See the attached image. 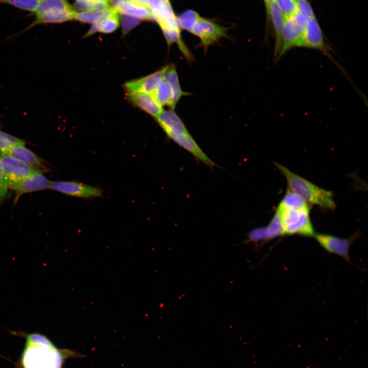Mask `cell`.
<instances>
[{
	"mask_svg": "<svg viewBox=\"0 0 368 368\" xmlns=\"http://www.w3.org/2000/svg\"><path fill=\"white\" fill-rule=\"evenodd\" d=\"M266 228L267 241L286 235L280 219L276 212Z\"/></svg>",
	"mask_w": 368,
	"mask_h": 368,
	"instance_id": "obj_26",
	"label": "cell"
},
{
	"mask_svg": "<svg viewBox=\"0 0 368 368\" xmlns=\"http://www.w3.org/2000/svg\"></svg>",
	"mask_w": 368,
	"mask_h": 368,
	"instance_id": "obj_38",
	"label": "cell"
},
{
	"mask_svg": "<svg viewBox=\"0 0 368 368\" xmlns=\"http://www.w3.org/2000/svg\"><path fill=\"white\" fill-rule=\"evenodd\" d=\"M122 30L124 35L130 31L142 20L140 19L125 15H122Z\"/></svg>",
	"mask_w": 368,
	"mask_h": 368,
	"instance_id": "obj_33",
	"label": "cell"
},
{
	"mask_svg": "<svg viewBox=\"0 0 368 368\" xmlns=\"http://www.w3.org/2000/svg\"><path fill=\"white\" fill-rule=\"evenodd\" d=\"M164 78L169 83L171 88L173 96V106L175 108L176 104L180 98L183 96L188 95L189 94L183 91L181 89L175 65H169L168 70L165 74Z\"/></svg>",
	"mask_w": 368,
	"mask_h": 368,
	"instance_id": "obj_21",
	"label": "cell"
},
{
	"mask_svg": "<svg viewBox=\"0 0 368 368\" xmlns=\"http://www.w3.org/2000/svg\"><path fill=\"white\" fill-rule=\"evenodd\" d=\"M109 9L103 10L82 11L79 12L76 11L74 19L83 22L94 23L105 16Z\"/></svg>",
	"mask_w": 368,
	"mask_h": 368,
	"instance_id": "obj_25",
	"label": "cell"
},
{
	"mask_svg": "<svg viewBox=\"0 0 368 368\" xmlns=\"http://www.w3.org/2000/svg\"><path fill=\"white\" fill-rule=\"evenodd\" d=\"M116 10L123 15L141 20H153V17L147 3L141 0H111Z\"/></svg>",
	"mask_w": 368,
	"mask_h": 368,
	"instance_id": "obj_11",
	"label": "cell"
},
{
	"mask_svg": "<svg viewBox=\"0 0 368 368\" xmlns=\"http://www.w3.org/2000/svg\"><path fill=\"white\" fill-rule=\"evenodd\" d=\"M75 7L83 11L103 10L110 8L109 4L91 2L88 0H76Z\"/></svg>",
	"mask_w": 368,
	"mask_h": 368,
	"instance_id": "obj_31",
	"label": "cell"
},
{
	"mask_svg": "<svg viewBox=\"0 0 368 368\" xmlns=\"http://www.w3.org/2000/svg\"><path fill=\"white\" fill-rule=\"evenodd\" d=\"M265 6L267 21L269 22V13L272 3L274 0H263Z\"/></svg>",
	"mask_w": 368,
	"mask_h": 368,
	"instance_id": "obj_36",
	"label": "cell"
},
{
	"mask_svg": "<svg viewBox=\"0 0 368 368\" xmlns=\"http://www.w3.org/2000/svg\"><path fill=\"white\" fill-rule=\"evenodd\" d=\"M11 157L22 161L34 167L41 172L49 171L44 161L25 146V144L14 145L4 152Z\"/></svg>",
	"mask_w": 368,
	"mask_h": 368,
	"instance_id": "obj_14",
	"label": "cell"
},
{
	"mask_svg": "<svg viewBox=\"0 0 368 368\" xmlns=\"http://www.w3.org/2000/svg\"><path fill=\"white\" fill-rule=\"evenodd\" d=\"M155 120L168 135L190 133L181 119L174 110H163Z\"/></svg>",
	"mask_w": 368,
	"mask_h": 368,
	"instance_id": "obj_15",
	"label": "cell"
},
{
	"mask_svg": "<svg viewBox=\"0 0 368 368\" xmlns=\"http://www.w3.org/2000/svg\"><path fill=\"white\" fill-rule=\"evenodd\" d=\"M25 142L15 136L0 130V151L4 152L11 146Z\"/></svg>",
	"mask_w": 368,
	"mask_h": 368,
	"instance_id": "obj_32",
	"label": "cell"
},
{
	"mask_svg": "<svg viewBox=\"0 0 368 368\" xmlns=\"http://www.w3.org/2000/svg\"><path fill=\"white\" fill-rule=\"evenodd\" d=\"M308 19L297 12L293 16L284 19L280 58L294 48L300 47Z\"/></svg>",
	"mask_w": 368,
	"mask_h": 368,
	"instance_id": "obj_6",
	"label": "cell"
},
{
	"mask_svg": "<svg viewBox=\"0 0 368 368\" xmlns=\"http://www.w3.org/2000/svg\"><path fill=\"white\" fill-rule=\"evenodd\" d=\"M72 7L65 0H42L33 13L38 16L47 12Z\"/></svg>",
	"mask_w": 368,
	"mask_h": 368,
	"instance_id": "obj_23",
	"label": "cell"
},
{
	"mask_svg": "<svg viewBox=\"0 0 368 368\" xmlns=\"http://www.w3.org/2000/svg\"><path fill=\"white\" fill-rule=\"evenodd\" d=\"M300 47L321 52L330 59L351 81L346 70L333 58L331 52L332 50L325 40L321 27L315 15L308 20Z\"/></svg>",
	"mask_w": 368,
	"mask_h": 368,
	"instance_id": "obj_5",
	"label": "cell"
},
{
	"mask_svg": "<svg viewBox=\"0 0 368 368\" xmlns=\"http://www.w3.org/2000/svg\"><path fill=\"white\" fill-rule=\"evenodd\" d=\"M200 17L199 14L193 10H187L177 17L180 29H184L190 33L192 32L194 27Z\"/></svg>",
	"mask_w": 368,
	"mask_h": 368,
	"instance_id": "obj_24",
	"label": "cell"
},
{
	"mask_svg": "<svg viewBox=\"0 0 368 368\" xmlns=\"http://www.w3.org/2000/svg\"><path fill=\"white\" fill-rule=\"evenodd\" d=\"M280 204L291 208H304L309 206L300 196L288 189Z\"/></svg>",
	"mask_w": 368,
	"mask_h": 368,
	"instance_id": "obj_27",
	"label": "cell"
},
{
	"mask_svg": "<svg viewBox=\"0 0 368 368\" xmlns=\"http://www.w3.org/2000/svg\"><path fill=\"white\" fill-rule=\"evenodd\" d=\"M50 189L66 195L84 199L99 197L103 193L100 188L76 181H51Z\"/></svg>",
	"mask_w": 368,
	"mask_h": 368,
	"instance_id": "obj_10",
	"label": "cell"
},
{
	"mask_svg": "<svg viewBox=\"0 0 368 368\" xmlns=\"http://www.w3.org/2000/svg\"><path fill=\"white\" fill-rule=\"evenodd\" d=\"M51 182L43 176L42 172H37L9 188L15 191V201H16L18 198L24 194L50 188Z\"/></svg>",
	"mask_w": 368,
	"mask_h": 368,
	"instance_id": "obj_13",
	"label": "cell"
},
{
	"mask_svg": "<svg viewBox=\"0 0 368 368\" xmlns=\"http://www.w3.org/2000/svg\"><path fill=\"white\" fill-rule=\"evenodd\" d=\"M52 343L49 345L26 343L21 356L23 368H62L66 356Z\"/></svg>",
	"mask_w": 368,
	"mask_h": 368,
	"instance_id": "obj_3",
	"label": "cell"
},
{
	"mask_svg": "<svg viewBox=\"0 0 368 368\" xmlns=\"http://www.w3.org/2000/svg\"><path fill=\"white\" fill-rule=\"evenodd\" d=\"M274 165L286 178L288 189L307 203L330 210L335 208L332 192L317 186L280 164L274 163Z\"/></svg>",
	"mask_w": 368,
	"mask_h": 368,
	"instance_id": "obj_1",
	"label": "cell"
},
{
	"mask_svg": "<svg viewBox=\"0 0 368 368\" xmlns=\"http://www.w3.org/2000/svg\"><path fill=\"white\" fill-rule=\"evenodd\" d=\"M284 19L294 15L297 12V0H274Z\"/></svg>",
	"mask_w": 368,
	"mask_h": 368,
	"instance_id": "obj_28",
	"label": "cell"
},
{
	"mask_svg": "<svg viewBox=\"0 0 368 368\" xmlns=\"http://www.w3.org/2000/svg\"><path fill=\"white\" fill-rule=\"evenodd\" d=\"M9 186L0 159V206L5 199Z\"/></svg>",
	"mask_w": 368,
	"mask_h": 368,
	"instance_id": "obj_35",
	"label": "cell"
},
{
	"mask_svg": "<svg viewBox=\"0 0 368 368\" xmlns=\"http://www.w3.org/2000/svg\"><path fill=\"white\" fill-rule=\"evenodd\" d=\"M147 4L153 19L162 29L167 44L170 46L176 43L183 55L189 50L183 42L180 35V28L177 18L169 0H147Z\"/></svg>",
	"mask_w": 368,
	"mask_h": 368,
	"instance_id": "obj_2",
	"label": "cell"
},
{
	"mask_svg": "<svg viewBox=\"0 0 368 368\" xmlns=\"http://www.w3.org/2000/svg\"><path fill=\"white\" fill-rule=\"evenodd\" d=\"M269 22H271L275 37V43L273 52V62H276L280 59L282 49V32L284 18L278 7L275 1L272 3L269 13Z\"/></svg>",
	"mask_w": 368,
	"mask_h": 368,
	"instance_id": "obj_18",
	"label": "cell"
},
{
	"mask_svg": "<svg viewBox=\"0 0 368 368\" xmlns=\"http://www.w3.org/2000/svg\"><path fill=\"white\" fill-rule=\"evenodd\" d=\"M0 159L9 187L37 172H40L31 165L3 153H1Z\"/></svg>",
	"mask_w": 368,
	"mask_h": 368,
	"instance_id": "obj_8",
	"label": "cell"
},
{
	"mask_svg": "<svg viewBox=\"0 0 368 368\" xmlns=\"http://www.w3.org/2000/svg\"><path fill=\"white\" fill-rule=\"evenodd\" d=\"M297 12L309 19L315 15L312 7L308 0H297Z\"/></svg>",
	"mask_w": 368,
	"mask_h": 368,
	"instance_id": "obj_34",
	"label": "cell"
},
{
	"mask_svg": "<svg viewBox=\"0 0 368 368\" xmlns=\"http://www.w3.org/2000/svg\"><path fill=\"white\" fill-rule=\"evenodd\" d=\"M94 2L110 4L111 0H88Z\"/></svg>",
	"mask_w": 368,
	"mask_h": 368,
	"instance_id": "obj_37",
	"label": "cell"
},
{
	"mask_svg": "<svg viewBox=\"0 0 368 368\" xmlns=\"http://www.w3.org/2000/svg\"><path fill=\"white\" fill-rule=\"evenodd\" d=\"M309 206L304 208L287 207L279 204L277 209L285 234L304 237L314 236L315 233L309 215Z\"/></svg>",
	"mask_w": 368,
	"mask_h": 368,
	"instance_id": "obj_4",
	"label": "cell"
},
{
	"mask_svg": "<svg viewBox=\"0 0 368 368\" xmlns=\"http://www.w3.org/2000/svg\"><path fill=\"white\" fill-rule=\"evenodd\" d=\"M168 136L181 147L190 152L197 159L205 165L213 167L216 166L198 146L190 133L170 134Z\"/></svg>",
	"mask_w": 368,
	"mask_h": 368,
	"instance_id": "obj_16",
	"label": "cell"
},
{
	"mask_svg": "<svg viewBox=\"0 0 368 368\" xmlns=\"http://www.w3.org/2000/svg\"><path fill=\"white\" fill-rule=\"evenodd\" d=\"M42 0H0V3L10 5L18 9L34 12Z\"/></svg>",
	"mask_w": 368,
	"mask_h": 368,
	"instance_id": "obj_30",
	"label": "cell"
},
{
	"mask_svg": "<svg viewBox=\"0 0 368 368\" xmlns=\"http://www.w3.org/2000/svg\"><path fill=\"white\" fill-rule=\"evenodd\" d=\"M151 95L160 106H167L170 109H175L173 103V93L169 83L164 77L159 82Z\"/></svg>",
	"mask_w": 368,
	"mask_h": 368,
	"instance_id": "obj_20",
	"label": "cell"
},
{
	"mask_svg": "<svg viewBox=\"0 0 368 368\" xmlns=\"http://www.w3.org/2000/svg\"><path fill=\"white\" fill-rule=\"evenodd\" d=\"M100 21L101 23L100 32L112 33L119 27V13L114 7H111L107 13L100 19Z\"/></svg>",
	"mask_w": 368,
	"mask_h": 368,
	"instance_id": "obj_22",
	"label": "cell"
},
{
	"mask_svg": "<svg viewBox=\"0 0 368 368\" xmlns=\"http://www.w3.org/2000/svg\"><path fill=\"white\" fill-rule=\"evenodd\" d=\"M127 98L131 102L155 118L163 111L162 107L150 94L127 92Z\"/></svg>",
	"mask_w": 368,
	"mask_h": 368,
	"instance_id": "obj_17",
	"label": "cell"
},
{
	"mask_svg": "<svg viewBox=\"0 0 368 368\" xmlns=\"http://www.w3.org/2000/svg\"><path fill=\"white\" fill-rule=\"evenodd\" d=\"M169 65L143 78L126 82L124 87L127 92H142L152 94L160 80L164 77Z\"/></svg>",
	"mask_w": 368,
	"mask_h": 368,
	"instance_id": "obj_12",
	"label": "cell"
},
{
	"mask_svg": "<svg viewBox=\"0 0 368 368\" xmlns=\"http://www.w3.org/2000/svg\"><path fill=\"white\" fill-rule=\"evenodd\" d=\"M76 11L73 7L47 12L38 16L28 27L44 24L60 23L74 19Z\"/></svg>",
	"mask_w": 368,
	"mask_h": 368,
	"instance_id": "obj_19",
	"label": "cell"
},
{
	"mask_svg": "<svg viewBox=\"0 0 368 368\" xmlns=\"http://www.w3.org/2000/svg\"><path fill=\"white\" fill-rule=\"evenodd\" d=\"M227 30L213 20L200 17L191 33L200 39L199 46L206 50L209 46L218 42L221 38L227 37Z\"/></svg>",
	"mask_w": 368,
	"mask_h": 368,
	"instance_id": "obj_7",
	"label": "cell"
},
{
	"mask_svg": "<svg viewBox=\"0 0 368 368\" xmlns=\"http://www.w3.org/2000/svg\"><path fill=\"white\" fill-rule=\"evenodd\" d=\"M360 236L356 232L348 238H340L326 234H315L314 236L321 247L329 253L337 255L350 262L349 250L352 243Z\"/></svg>",
	"mask_w": 368,
	"mask_h": 368,
	"instance_id": "obj_9",
	"label": "cell"
},
{
	"mask_svg": "<svg viewBox=\"0 0 368 368\" xmlns=\"http://www.w3.org/2000/svg\"><path fill=\"white\" fill-rule=\"evenodd\" d=\"M266 242H267L266 228L262 226L254 228L248 232L247 234V238L243 243L246 244L250 243L261 242V245L262 243H265Z\"/></svg>",
	"mask_w": 368,
	"mask_h": 368,
	"instance_id": "obj_29",
	"label": "cell"
}]
</instances>
